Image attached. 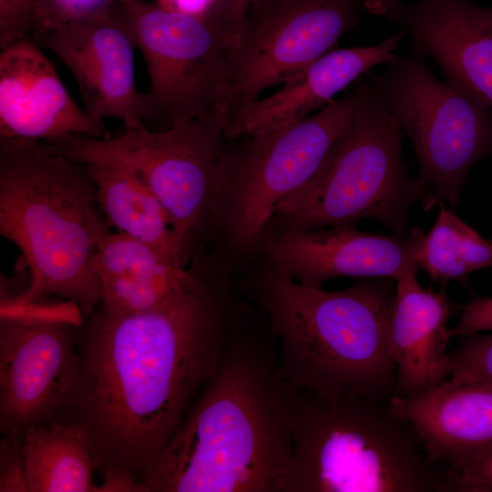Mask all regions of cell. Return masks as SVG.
Segmentation results:
<instances>
[{"instance_id":"cell-7","label":"cell","mask_w":492,"mask_h":492,"mask_svg":"<svg viewBox=\"0 0 492 492\" xmlns=\"http://www.w3.org/2000/svg\"><path fill=\"white\" fill-rule=\"evenodd\" d=\"M362 93L363 81L298 122L225 146L211 221L223 219L233 247L251 250L262 241L278 205L317 174L349 129Z\"/></svg>"},{"instance_id":"cell-15","label":"cell","mask_w":492,"mask_h":492,"mask_svg":"<svg viewBox=\"0 0 492 492\" xmlns=\"http://www.w3.org/2000/svg\"><path fill=\"white\" fill-rule=\"evenodd\" d=\"M109 138L103 122L91 119L67 92L32 38L0 54V138L51 141L67 137Z\"/></svg>"},{"instance_id":"cell-33","label":"cell","mask_w":492,"mask_h":492,"mask_svg":"<svg viewBox=\"0 0 492 492\" xmlns=\"http://www.w3.org/2000/svg\"><path fill=\"white\" fill-rule=\"evenodd\" d=\"M404 0H365L364 10L375 15L384 16Z\"/></svg>"},{"instance_id":"cell-11","label":"cell","mask_w":492,"mask_h":492,"mask_svg":"<svg viewBox=\"0 0 492 492\" xmlns=\"http://www.w3.org/2000/svg\"><path fill=\"white\" fill-rule=\"evenodd\" d=\"M365 0H255L230 54L229 118L267 88L285 84L357 26Z\"/></svg>"},{"instance_id":"cell-5","label":"cell","mask_w":492,"mask_h":492,"mask_svg":"<svg viewBox=\"0 0 492 492\" xmlns=\"http://www.w3.org/2000/svg\"><path fill=\"white\" fill-rule=\"evenodd\" d=\"M285 383L292 457L282 492H463L387 401Z\"/></svg>"},{"instance_id":"cell-17","label":"cell","mask_w":492,"mask_h":492,"mask_svg":"<svg viewBox=\"0 0 492 492\" xmlns=\"http://www.w3.org/2000/svg\"><path fill=\"white\" fill-rule=\"evenodd\" d=\"M388 405L411 425L430 460L456 478L492 446V384L485 381L451 374L419 395H395Z\"/></svg>"},{"instance_id":"cell-24","label":"cell","mask_w":492,"mask_h":492,"mask_svg":"<svg viewBox=\"0 0 492 492\" xmlns=\"http://www.w3.org/2000/svg\"><path fill=\"white\" fill-rule=\"evenodd\" d=\"M0 316L1 319H26L75 327H82L85 318L76 302L61 299L57 302H47V298L35 302H24L15 298L1 300Z\"/></svg>"},{"instance_id":"cell-2","label":"cell","mask_w":492,"mask_h":492,"mask_svg":"<svg viewBox=\"0 0 492 492\" xmlns=\"http://www.w3.org/2000/svg\"><path fill=\"white\" fill-rule=\"evenodd\" d=\"M234 317L217 366L143 481L147 492H282L292 457L278 344Z\"/></svg>"},{"instance_id":"cell-6","label":"cell","mask_w":492,"mask_h":492,"mask_svg":"<svg viewBox=\"0 0 492 492\" xmlns=\"http://www.w3.org/2000/svg\"><path fill=\"white\" fill-rule=\"evenodd\" d=\"M402 141L401 128L364 79L349 129L317 174L278 205L275 232L353 226L368 218L404 235L424 185L408 175Z\"/></svg>"},{"instance_id":"cell-23","label":"cell","mask_w":492,"mask_h":492,"mask_svg":"<svg viewBox=\"0 0 492 492\" xmlns=\"http://www.w3.org/2000/svg\"><path fill=\"white\" fill-rule=\"evenodd\" d=\"M408 235L415 265L434 281L464 282L471 272L492 267V241L442 204L428 233L413 229Z\"/></svg>"},{"instance_id":"cell-3","label":"cell","mask_w":492,"mask_h":492,"mask_svg":"<svg viewBox=\"0 0 492 492\" xmlns=\"http://www.w3.org/2000/svg\"><path fill=\"white\" fill-rule=\"evenodd\" d=\"M395 287L368 278L340 291L300 283L272 267L251 295L275 335L289 384L325 397L397 395L388 343Z\"/></svg>"},{"instance_id":"cell-22","label":"cell","mask_w":492,"mask_h":492,"mask_svg":"<svg viewBox=\"0 0 492 492\" xmlns=\"http://www.w3.org/2000/svg\"><path fill=\"white\" fill-rule=\"evenodd\" d=\"M21 441L30 492L97 491L91 448L71 421L57 416L36 424Z\"/></svg>"},{"instance_id":"cell-25","label":"cell","mask_w":492,"mask_h":492,"mask_svg":"<svg viewBox=\"0 0 492 492\" xmlns=\"http://www.w3.org/2000/svg\"><path fill=\"white\" fill-rule=\"evenodd\" d=\"M45 0H0V47L32 37L41 29Z\"/></svg>"},{"instance_id":"cell-10","label":"cell","mask_w":492,"mask_h":492,"mask_svg":"<svg viewBox=\"0 0 492 492\" xmlns=\"http://www.w3.org/2000/svg\"><path fill=\"white\" fill-rule=\"evenodd\" d=\"M115 6L147 65L146 120L169 128L218 112L228 115L234 36L213 10L183 14L147 0H116Z\"/></svg>"},{"instance_id":"cell-29","label":"cell","mask_w":492,"mask_h":492,"mask_svg":"<svg viewBox=\"0 0 492 492\" xmlns=\"http://www.w3.org/2000/svg\"><path fill=\"white\" fill-rule=\"evenodd\" d=\"M492 331V296L477 297L461 308L460 318L451 329L453 336Z\"/></svg>"},{"instance_id":"cell-30","label":"cell","mask_w":492,"mask_h":492,"mask_svg":"<svg viewBox=\"0 0 492 492\" xmlns=\"http://www.w3.org/2000/svg\"><path fill=\"white\" fill-rule=\"evenodd\" d=\"M457 478L463 492H492V446L470 461Z\"/></svg>"},{"instance_id":"cell-26","label":"cell","mask_w":492,"mask_h":492,"mask_svg":"<svg viewBox=\"0 0 492 492\" xmlns=\"http://www.w3.org/2000/svg\"><path fill=\"white\" fill-rule=\"evenodd\" d=\"M448 354L451 374L466 375L492 384V333L461 336L457 346Z\"/></svg>"},{"instance_id":"cell-27","label":"cell","mask_w":492,"mask_h":492,"mask_svg":"<svg viewBox=\"0 0 492 492\" xmlns=\"http://www.w3.org/2000/svg\"><path fill=\"white\" fill-rule=\"evenodd\" d=\"M115 2L116 0H45L41 29L36 35L52 31L74 20L97 15L109 9Z\"/></svg>"},{"instance_id":"cell-18","label":"cell","mask_w":492,"mask_h":492,"mask_svg":"<svg viewBox=\"0 0 492 492\" xmlns=\"http://www.w3.org/2000/svg\"><path fill=\"white\" fill-rule=\"evenodd\" d=\"M405 36L402 30L374 46L327 52L277 92L238 108L229 118L225 138L261 134L309 117L371 68L393 60Z\"/></svg>"},{"instance_id":"cell-16","label":"cell","mask_w":492,"mask_h":492,"mask_svg":"<svg viewBox=\"0 0 492 492\" xmlns=\"http://www.w3.org/2000/svg\"><path fill=\"white\" fill-rule=\"evenodd\" d=\"M384 17L412 37L411 50L433 59L446 80L492 110V7L469 0H416Z\"/></svg>"},{"instance_id":"cell-21","label":"cell","mask_w":492,"mask_h":492,"mask_svg":"<svg viewBox=\"0 0 492 492\" xmlns=\"http://www.w3.org/2000/svg\"><path fill=\"white\" fill-rule=\"evenodd\" d=\"M85 165L108 224L185 266L169 215L156 195L119 166L100 161Z\"/></svg>"},{"instance_id":"cell-19","label":"cell","mask_w":492,"mask_h":492,"mask_svg":"<svg viewBox=\"0 0 492 492\" xmlns=\"http://www.w3.org/2000/svg\"><path fill=\"white\" fill-rule=\"evenodd\" d=\"M417 272L397 279L388 343L395 364L397 395L412 396L440 384L452 373L446 347L452 305L444 292L423 288Z\"/></svg>"},{"instance_id":"cell-32","label":"cell","mask_w":492,"mask_h":492,"mask_svg":"<svg viewBox=\"0 0 492 492\" xmlns=\"http://www.w3.org/2000/svg\"><path fill=\"white\" fill-rule=\"evenodd\" d=\"M162 7L190 15H203L213 9L215 0H156Z\"/></svg>"},{"instance_id":"cell-1","label":"cell","mask_w":492,"mask_h":492,"mask_svg":"<svg viewBox=\"0 0 492 492\" xmlns=\"http://www.w3.org/2000/svg\"><path fill=\"white\" fill-rule=\"evenodd\" d=\"M87 318L58 416L83 431L102 479L125 475L143 485L217 366L234 319L231 300L210 281L150 310L97 308Z\"/></svg>"},{"instance_id":"cell-31","label":"cell","mask_w":492,"mask_h":492,"mask_svg":"<svg viewBox=\"0 0 492 492\" xmlns=\"http://www.w3.org/2000/svg\"><path fill=\"white\" fill-rule=\"evenodd\" d=\"M254 1L215 0L212 10L220 17L224 26L232 33L234 39L241 29L250 6Z\"/></svg>"},{"instance_id":"cell-28","label":"cell","mask_w":492,"mask_h":492,"mask_svg":"<svg viewBox=\"0 0 492 492\" xmlns=\"http://www.w3.org/2000/svg\"><path fill=\"white\" fill-rule=\"evenodd\" d=\"M0 491L30 492L22 441L15 436L0 439Z\"/></svg>"},{"instance_id":"cell-13","label":"cell","mask_w":492,"mask_h":492,"mask_svg":"<svg viewBox=\"0 0 492 492\" xmlns=\"http://www.w3.org/2000/svg\"><path fill=\"white\" fill-rule=\"evenodd\" d=\"M32 38L70 70L91 119L117 118L126 128L144 125L147 103L145 93L136 87L135 46L115 3L108 10Z\"/></svg>"},{"instance_id":"cell-4","label":"cell","mask_w":492,"mask_h":492,"mask_svg":"<svg viewBox=\"0 0 492 492\" xmlns=\"http://www.w3.org/2000/svg\"><path fill=\"white\" fill-rule=\"evenodd\" d=\"M111 231L86 165L46 141L0 138V234L29 272L15 299L72 301L85 317L101 302L96 257Z\"/></svg>"},{"instance_id":"cell-20","label":"cell","mask_w":492,"mask_h":492,"mask_svg":"<svg viewBox=\"0 0 492 492\" xmlns=\"http://www.w3.org/2000/svg\"><path fill=\"white\" fill-rule=\"evenodd\" d=\"M96 272L102 294L99 309L111 314L156 308L206 286L211 280L197 265H179L149 245L118 231H109L101 241Z\"/></svg>"},{"instance_id":"cell-12","label":"cell","mask_w":492,"mask_h":492,"mask_svg":"<svg viewBox=\"0 0 492 492\" xmlns=\"http://www.w3.org/2000/svg\"><path fill=\"white\" fill-rule=\"evenodd\" d=\"M75 327L0 319V429L21 438L32 425L57 417L79 364Z\"/></svg>"},{"instance_id":"cell-8","label":"cell","mask_w":492,"mask_h":492,"mask_svg":"<svg viewBox=\"0 0 492 492\" xmlns=\"http://www.w3.org/2000/svg\"><path fill=\"white\" fill-rule=\"evenodd\" d=\"M229 117L218 112L177 122L161 131L144 125L117 138L67 137L48 141L73 161L119 166L149 189L164 206L182 262L187 266L210 223Z\"/></svg>"},{"instance_id":"cell-14","label":"cell","mask_w":492,"mask_h":492,"mask_svg":"<svg viewBox=\"0 0 492 492\" xmlns=\"http://www.w3.org/2000/svg\"><path fill=\"white\" fill-rule=\"evenodd\" d=\"M263 249L274 269L309 286L334 278H386L417 272L408 234L383 235L353 226L272 232Z\"/></svg>"},{"instance_id":"cell-9","label":"cell","mask_w":492,"mask_h":492,"mask_svg":"<svg viewBox=\"0 0 492 492\" xmlns=\"http://www.w3.org/2000/svg\"><path fill=\"white\" fill-rule=\"evenodd\" d=\"M366 79L411 140L420 182L457 205L469 169L492 155V110L464 87L437 79L411 49Z\"/></svg>"}]
</instances>
